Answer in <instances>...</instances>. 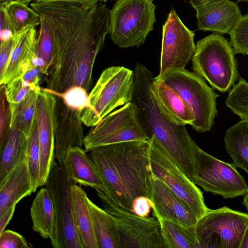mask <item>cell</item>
I'll return each instance as SVG.
<instances>
[{
	"instance_id": "1",
	"label": "cell",
	"mask_w": 248,
	"mask_h": 248,
	"mask_svg": "<svg viewBox=\"0 0 248 248\" xmlns=\"http://www.w3.org/2000/svg\"><path fill=\"white\" fill-rule=\"evenodd\" d=\"M51 34L54 59L46 88L62 93L93 84L96 57L109 31V9L103 3L85 8L72 3L34 1L30 4Z\"/></svg>"
},
{
	"instance_id": "2",
	"label": "cell",
	"mask_w": 248,
	"mask_h": 248,
	"mask_svg": "<svg viewBox=\"0 0 248 248\" xmlns=\"http://www.w3.org/2000/svg\"><path fill=\"white\" fill-rule=\"evenodd\" d=\"M149 150V141L134 140L101 146L90 152L105 193L120 207L131 212L136 198H150Z\"/></svg>"
},
{
	"instance_id": "3",
	"label": "cell",
	"mask_w": 248,
	"mask_h": 248,
	"mask_svg": "<svg viewBox=\"0 0 248 248\" xmlns=\"http://www.w3.org/2000/svg\"><path fill=\"white\" fill-rule=\"evenodd\" d=\"M132 101L149 136L194 182L196 156L199 147L185 125L173 123L160 105L153 90L154 77L140 63L136 64Z\"/></svg>"
},
{
	"instance_id": "4",
	"label": "cell",
	"mask_w": 248,
	"mask_h": 248,
	"mask_svg": "<svg viewBox=\"0 0 248 248\" xmlns=\"http://www.w3.org/2000/svg\"><path fill=\"white\" fill-rule=\"evenodd\" d=\"M232 47L214 32L197 41L191 58L194 72L221 93L228 91L239 77Z\"/></svg>"
},
{
	"instance_id": "5",
	"label": "cell",
	"mask_w": 248,
	"mask_h": 248,
	"mask_svg": "<svg viewBox=\"0 0 248 248\" xmlns=\"http://www.w3.org/2000/svg\"><path fill=\"white\" fill-rule=\"evenodd\" d=\"M134 71L113 66L101 73L89 94L88 107L79 110L83 124L93 127L116 108L132 101Z\"/></svg>"
},
{
	"instance_id": "6",
	"label": "cell",
	"mask_w": 248,
	"mask_h": 248,
	"mask_svg": "<svg viewBox=\"0 0 248 248\" xmlns=\"http://www.w3.org/2000/svg\"><path fill=\"white\" fill-rule=\"evenodd\" d=\"M153 0H117L109 10L108 34L124 48L144 44L156 22Z\"/></svg>"
},
{
	"instance_id": "7",
	"label": "cell",
	"mask_w": 248,
	"mask_h": 248,
	"mask_svg": "<svg viewBox=\"0 0 248 248\" xmlns=\"http://www.w3.org/2000/svg\"><path fill=\"white\" fill-rule=\"evenodd\" d=\"M163 81L185 102L194 118L193 128L199 133L210 131L217 116V99L219 95L203 78L185 68L170 72Z\"/></svg>"
},
{
	"instance_id": "8",
	"label": "cell",
	"mask_w": 248,
	"mask_h": 248,
	"mask_svg": "<svg viewBox=\"0 0 248 248\" xmlns=\"http://www.w3.org/2000/svg\"><path fill=\"white\" fill-rule=\"evenodd\" d=\"M76 184L68 176L63 166L55 162L45 185L51 195L55 211V229L50 239L54 248H82L74 218L72 187Z\"/></svg>"
},
{
	"instance_id": "9",
	"label": "cell",
	"mask_w": 248,
	"mask_h": 248,
	"mask_svg": "<svg viewBox=\"0 0 248 248\" xmlns=\"http://www.w3.org/2000/svg\"><path fill=\"white\" fill-rule=\"evenodd\" d=\"M150 138L141 122L138 108L132 101L112 111L85 136V150L105 145L134 140L149 142Z\"/></svg>"
},
{
	"instance_id": "10",
	"label": "cell",
	"mask_w": 248,
	"mask_h": 248,
	"mask_svg": "<svg viewBox=\"0 0 248 248\" xmlns=\"http://www.w3.org/2000/svg\"><path fill=\"white\" fill-rule=\"evenodd\" d=\"M248 214L224 206L209 208L195 226L199 248H239Z\"/></svg>"
},
{
	"instance_id": "11",
	"label": "cell",
	"mask_w": 248,
	"mask_h": 248,
	"mask_svg": "<svg viewBox=\"0 0 248 248\" xmlns=\"http://www.w3.org/2000/svg\"><path fill=\"white\" fill-rule=\"evenodd\" d=\"M95 190L103 209L111 215L117 225L122 248H166L156 218L141 217L124 209L104 191Z\"/></svg>"
},
{
	"instance_id": "12",
	"label": "cell",
	"mask_w": 248,
	"mask_h": 248,
	"mask_svg": "<svg viewBox=\"0 0 248 248\" xmlns=\"http://www.w3.org/2000/svg\"><path fill=\"white\" fill-rule=\"evenodd\" d=\"M233 164L220 160L200 147L196 156L194 183L204 191L225 199L245 196L248 186Z\"/></svg>"
},
{
	"instance_id": "13",
	"label": "cell",
	"mask_w": 248,
	"mask_h": 248,
	"mask_svg": "<svg viewBox=\"0 0 248 248\" xmlns=\"http://www.w3.org/2000/svg\"><path fill=\"white\" fill-rule=\"evenodd\" d=\"M149 157L151 174L165 183L181 198L198 219L202 217L209 209L204 203L202 192L151 139Z\"/></svg>"
},
{
	"instance_id": "14",
	"label": "cell",
	"mask_w": 248,
	"mask_h": 248,
	"mask_svg": "<svg viewBox=\"0 0 248 248\" xmlns=\"http://www.w3.org/2000/svg\"><path fill=\"white\" fill-rule=\"evenodd\" d=\"M194 35L172 9L162 27L160 70L155 77L156 81H163L170 72L185 68L195 50Z\"/></svg>"
},
{
	"instance_id": "15",
	"label": "cell",
	"mask_w": 248,
	"mask_h": 248,
	"mask_svg": "<svg viewBox=\"0 0 248 248\" xmlns=\"http://www.w3.org/2000/svg\"><path fill=\"white\" fill-rule=\"evenodd\" d=\"M57 96L41 88L37 99L36 121L40 149L39 186H45L55 161V116Z\"/></svg>"
},
{
	"instance_id": "16",
	"label": "cell",
	"mask_w": 248,
	"mask_h": 248,
	"mask_svg": "<svg viewBox=\"0 0 248 248\" xmlns=\"http://www.w3.org/2000/svg\"><path fill=\"white\" fill-rule=\"evenodd\" d=\"M150 199L154 216L186 227H194L198 218L188 205L165 183L151 174Z\"/></svg>"
},
{
	"instance_id": "17",
	"label": "cell",
	"mask_w": 248,
	"mask_h": 248,
	"mask_svg": "<svg viewBox=\"0 0 248 248\" xmlns=\"http://www.w3.org/2000/svg\"><path fill=\"white\" fill-rule=\"evenodd\" d=\"M196 11L199 30L230 34L242 16L237 4L230 0H189Z\"/></svg>"
},
{
	"instance_id": "18",
	"label": "cell",
	"mask_w": 248,
	"mask_h": 248,
	"mask_svg": "<svg viewBox=\"0 0 248 248\" xmlns=\"http://www.w3.org/2000/svg\"><path fill=\"white\" fill-rule=\"evenodd\" d=\"M55 104V158L62 164L67 150L74 146L82 147L85 136L79 110L69 107L57 96Z\"/></svg>"
},
{
	"instance_id": "19",
	"label": "cell",
	"mask_w": 248,
	"mask_h": 248,
	"mask_svg": "<svg viewBox=\"0 0 248 248\" xmlns=\"http://www.w3.org/2000/svg\"><path fill=\"white\" fill-rule=\"evenodd\" d=\"M37 37L38 32L34 26L27 27L14 34L11 56L0 85L20 77L28 68L31 60L37 55Z\"/></svg>"
},
{
	"instance_id": "20",
	"label": "cell",
	"mask_w": 248,
	"mask_h": 248,
	"mask_svg": "<svg viewBox=\"0 0 248 248\" xmlns=\"http://www.w3.org/2000/svg\"><path fill=\"white\" fill-rule=\"evenodd\" d=\"M82 147L74 146L66 153L62 165L68 176L77 184L105 192L95 165Z\"/></svg>"
},
{
	"instance_id": "21",
	"label": "cell",
	"mask_w": 248,
	"mask_h": 248,
	"mask_svg": "<svg viewBox=\"0 0 248 248\" xmlns=\"http://www.w3.org/2000/svg\"><path fill=\"white\" fill-rule=\"evenodd\" d=\"M33 193L27 160L16 166L0 184V215Z\"/></svg>"
},
{
	"instance_id": "22",
	"label": "cell",
	"mask_w": 248,
	"mask_h": 248,
	"mask_svg": "<svg viewBox=\"0 0 248 248\" xmlns=\"http://www.w3.org/2000/svg\"><path fill=\"white\" fill-rule=\"evenodd\" d=\"M72 194L74 222L82 248H98L87 194L77 184L72 187Z\"/></svg>"
},
{
	"instance_id": "23",
	"label": "cell",
	"mask_w": 248,
	"mask_h": 248,
	"mask_svg": "<svg viewBox=\"0 0 248 248\" xmlns=\"http://www.w3.org/2000/svg\"><path fill=\"white\" fill-rule=\"evenodd\" d=\"M29 140L23 132L10 128L0 148V184L16 166L27 160Z\"/></svg>"
},
{
	"instance_id": "24",
	"label": "cell",
	"mask_w": 248,
	"mask_h": 248,
	"mask_svg": "<svg viewBox=\"0 0 248 248\" xmlns=\"http://www.w3.org/2000/svg\"><path fill=\"white\" fill-rule=\"evenodd\" d=\"M153 90L160 105L169 118L181 125H192L194 118L179 94L163 81L153 82Z\"/></svg>"
},
{
	"instance_id": "25",
	"label": "cell",
	"mask_w": 248,
	"mask_h": 248,
	"mask_svg": "<svg viewBox=\"0 0 248 248\" xmlns=\"http://www.w3.org/2000/svg\"><path fill=\"white\" fill-rule=\"evenodd\" d=\"M0 29H7L14 34L30 26L40 25L39 14L28 4L17 0L0 2Z\"/></svg>"
},
{
	"instance_id": "26",
	"label": "cell",
	"mask_w": 248,
	"mask_h": 248,
	"mask_svg": "<svg viewBox=\"0 0 248 248\" xmlns=\"http://www.w3.org/2000/svg\"><path fill=\"white\" fill-rule=\"evenodd\" d=\"M32 230L45 239H51L55 229V216L51 195L47 187L41 188L30 208Z\"/></svg>"
},
{
	"instance_id": "27",
	"label": "cell",
	"mask_w": 248,
	"mask_h": 248,
	"mask_svg": "<svg viewBox=\"0 0 248 248\" xmlns=\"http://www.w3.org/2000/svg\"><path fill=\"white\" fill-rule=\"evenodd\" d=\"M224 141L232 164L248 174V120H241L228 128Z\"/></svg>"
},
{
	"instance_id": "28",
	"label": "cell",
	"mask_w": 248,
	"mask_h": 248,
	"mask_svg": "<svg viewBox=\"0 0 248 248\" xmlns=\"http://www.w3.org/2000/svg\"><path fill=\"white\" fill-rule=\"evenodd\" d=\"M98 248H122L120 235L113 217L88 197Z\"/></svg>"
},
{
	"instance_id": "29",
	"label": "cell",
	"mask_w": 248,
	"mask_h": 248,
	"mask_svg": "<svg viewBox=\"0 0 248 248\" xmlns=\"http://www.w3.org/2000/svg\"><path fill=\"white\" fill-rule=\"evenodd\" d=\"M40 88L31 91L17 104H9L10 128L17 129L30 136L36 118L37 102Z\"/></svg>"
},
{
	"instance_id": "30",
	"label": "cell",
	"mask_w": 248,
	"mask_h": 248,
	"mask_svg": "<svg viewBox=\"0 0 248 248\" xmlns=\"http://www.w3.org/2000/svg\"><path fill=\"white\" fill-rule=\"evenodd\" d=\"M166 248H199L195 227H186L165 219H158Z\"/></svg>"
},
{
	"instance_id": "31",
	"label": "cell",
	"mask_w": 248,
	"mask_h": 248,
	"mask_svg": "<svg viewBox=\"0 0 248 248\" xmlns=\"http://www.w3.org/2000/svg\"><path fill=\"white\" fill-rule=\"evenodd\" d=\"M226 105L241 120H248V82L240 77L232 86L226 100Z\"/></svg>"
},
{
	"instance_id": "32",
	"label": "cell",
	"mask_w": 248,
	"mask_h": 248,
	"mask_svg": "<svg viewBox=\"0 0 248 248\" xmlns=\"http://www.w3.org/2000/svg\"><path fill=\"white\" fill-rule=\"evenodd\" d=\"M27 162L33 192H34L39 187V177L40 162V149L38 136L36 117L29 136Z\"/></svg>"
},
{
	"instance_id": "33",
	"label": "cell",
	"mask_w": 248,
	"mask_h": 248,
	"mask_svg": "<svg viewBox=\"0 0 248 248\" xmlns=\"http://www.w3.org/2000/svg\"><path fill=\"white\" fill-rule=\"evenodd\" d=\"M234 54L248 53V13L242 16L229 34Z\"/></svg>"
},
{
	"instance_id": "34",
	"label": "cell",
	"mask_w": 248,
	"mask_h": 248,
	"mask_svg": "<svg viewBox=\"0 0 248 248\" xmlns=\"http://www.w3.org/2000/svg\"><path fill=\"white\" fill-rule=\"evenodd\" d=\"M39 26L37 37V55L44 60L46 68L49 71L54 59V48L52 37L46 24L41 18Z\"/></svg>"
},
{
	"instance_id": "35",
	"label": "cell",
	"mask_w": 248,
	"mask_h": 248,
	"mask_svg": "<svg viewBox=\"0 0 248 248\" xmlns=\"http://www.w3.org/2000/svg\"><path fill=\"white\" fill-rule=\"evenodd\" d=\"M4 85L5 95L9 104L18 103L31 91L40 88L28 84L21 77L16 78Z\"/></svg>"
},
{
	"instance_id": "36",
	"label": "cell",
	"mask_w": 248,
	"mask_h": 248,
	"mask_svg": "<svg viewBox=\"0 0 248 248\" xmlns=\"http://www.w3.org/2000/svg\"><path fill=\"white\" fill-rule=\"evenodd\" d=\"M54 94L61 97L69 107L78 110H82L89 105L87 91L80 86L72 87L62 93Z\"/></svg>"
},
{
	"instance_id": "37",
	"label": "cell",
	"mask_w": 248,
	"mask_h": 248,
	"mask_svg": "<svg viewBox=\"0 0 248 248\" xmlns=\"http://www.w3.org/2000/svg\"><path fill=\"white\" fill-rule=\"evenodd\" d=\"M0 148L6 138L10 129L11 111L5 93V85H0Z\"/></svg>"
},
{
	"instance_id": "38",
	"label": "cell",
	"mask_w": 248,
	"mask_h": 248,
	"mask_svg": "<svg viewBox=\"0 0 248 248\" xmlns=\"http://www.w3.org/2000/svg\"><path fill=\"white\" fill-rule=\"evenodd\" d=\"M31 245L19 233L4 230L0 234V248H30Z\"/></svg>"
},
{
	"instance_id": "39",
	"label": "cell",
	"mask_w": 248,
	"mask_h": 248,
	"mask_svg": "<svg viewBox=\"0 0 248 248\" xmlns=\"http://www.w3.org/2000/svg\"><path fill=\"white\" fill-rule=\"evenodd\" d=\"M13 46V37L6 41H0V84L4 79L9 63Z\"/></svg>"
},
{
	"instance_id": "40",
	"label": "cell",
	"mask_w": 248,
	"mask_h": 248,
	"mask_svg": "<svg viewBox=\"0 0 248 248\" xmlns=\"http://www.w3.org/2000/svg\"><path fill=\"white\" fill-rule=\"evenodd\" d=\"M152 208L151 199L144 196L136 198L132 205V212L143 217H149Z\"/></svg>"
},
{
	"instance_id": "41",
	"label": "cell",
	"mask_w": 248,
	"mask_h": 248,
	"mask_svg": "<svg viewBox=\"0 0 248 248\" xmlns=\"http://www.w3.org/2000/svg\"><path fill=\"white\" fill-rule=\"evenodd\" d=\"M42 74H43L40 69L31 63L20 77L28 84L36 87H40L39 83Z\"/></svg>"
},
{
	"instance_id": "42",
	"label": "cell",
	"mask_w": 248,
	"mask_h": 248,
	"mask_svg": "<svg viewBox=\"0 0 248 248\" xmlns=\"http://www.w3.org/2000/svg\"><path fill=\"white\" fill-rule=\"evenodd\" d=\"M37 1L48 2H64L79 5L85 8L93 6L100 2V0H38Z\"/></svg>"
},
{
	"instance_id": "43",
	"label": "cell",
	"mask_w": 248,
	"mask_h": 248,
	"mask_svg": "<svg viewBox=\"0 0 248 248\" xmlns=\"http://www.w3.org/2000/svg\"><path fill=\"white\" fill-rule=\"evenodd\" d=\"M16 205H14L3 213L0 215V234L4 230L9 222L12 219L16 210Z\"/></svg>"
},
{
	"instance_id": "44",
	"label": "cell",
	"mask_w": 248,
	"mask_h": 248,
	"mask_svg": "<svg viewBox=\"0 0 248 248\" xmlns=\"http://www.w3.org/2000/svg\"><path fill=\"white\" fill-rule=\"evenodd\" d=\"M239 248H248V225L242 237Z\"/></svg>"
},
{
	"instance_id": "45",
	"label": "cell",
	"mask_w": 248,
	"mask_h": 248,
	"mask_svg": "<svg viewBox=\"0 0 248 248\" xmlns=\"http://www.w3.org/2000/svg\"><path fill=\"white\" fill-rule=\"evenodd\" d=\"M242 203L246 207L248 212V194L244 197Z\"/></svg>"
},
{
	"instance_id": "46",
	"label": "cell",
	"mask_w": 248,
	"mask_h": 248,
	"mask_svg": "<svg viewBox=\"0 0 248 248\" xmlns=\"http://www.w3.org/2000/svg\"><path fill=\"white\" fill-rule=\"evenodd\" d=\"M0 0V2H2V1H5L6 0ZM17 0L28 5L30 2H32L34 1H37L38 0Z\"/></svg>"
},
{
	"instance_id": "47",
	"label": "cell",
	"mask_w": 248,
	"mask_h": 248,
	"mask_svg": "<svg viewBox=\"0 0 248 248\" xmlns=\"http://www.w3.org/2000/svg\"><path fill=\"white\" fill-rule=\"evenodd\" d=\"M114 0H100V2L105 3V2L108 1H114Z\"/></svg>"
},
{
	"instance_id": "48",
	"label": "cell",
	"mask_w": 248,
	"mask_h": 248,
	"mask_svg": "<svg viewBox=\"0 0 248 248\" xmlns=\"http://www.w3.org/2000/svg\"><path fill=\"white\" fill-rule=\"evenodd\" d=\"M238 1H245L248 2V0H237Z\"/></svg>"
},
{
	"instance_id": "49",
	"label": "cell",
	"mask_w": 248,
	"mask_h": 248,
	"mask_svg": "<svg viewBox=\"0 0 248 248\" xmlns=\"http://www.w3.org/2000/svg\"><path fill=\"white\" fill-rule=\"evenodd\" d=\"M247 55H248V54H247Z\"/></svg>"
}]
</instances>
